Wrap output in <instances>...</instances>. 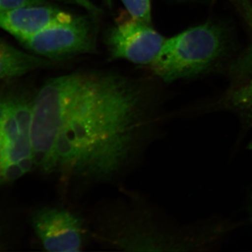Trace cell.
<instances>
[{
    "label": "cell",
    "instance_id": "obj_1",
    "mask_svg": "<svg viewBox=\"0 0 252 252\" xmlns=\"http://www.w3.org/2000/svg\"><path fill=\"white\" fill-rule=\"evenodd\" d=\"M39 91L61 118L44 172L99 180L124 166L143 121L142 84L119 73L79 71L47 79Z\"/></svg>",
    "mask_w": 252,
    "mask_h": 252
},
{
    "label": "cell",
    "instance_id": "obj_2",
    "mask_svg": "<svg viewBox=\"0 0 252 252\" xmlns=\"http://www.w3.org/2000/svg\"><path fill=\"white\" fill-rule=\"evenodd\" d=\"M224 34L218 26L205 23L165 39L149 69L165 82L193 77L207 70L223 54Z\"/></svg>",
    "mask_w": 252,
    "mask_h": 252
},
{
    "label": "cell",
    "instance_id": "obj_3",
    "mask_svg": "<svg viewBox=\"0 0 252 252\" xmlns=\"http://www.w3.org/2000/svg\"><path fill=\"white\" fill-rule=\"evenodd\" d=\"M33 101L26 91L0 92V186L19 180L35 165L31 136Z\"/></svg>",
    "mask_w": 252,
    "mask_h": 252
},
{
    "label": "cell",
    "instance_id": "obj_4",
    "mask_svg": "<svg viewBox=\"0 0 252 252\" xmlns=\"http://www.w3.org/2000/svg\"><path fill=\"white\" fill-rule=\"evenodd\" d=\"M97 28L91 16H75L20 41L26 49L49 60H62L95 51Z\"/></svg>",
    "mask_w": 252,
    "mask_h": 252
},
{
    "label": "cell",
    "instance_id": "obj_5",
    "mask_svg": "<svg viewBox=\"0 0 252 252\" xmlns=\"http://www.w3.org/2000/svg\"><path fill=\"white\" fill-rule=\"evenodd\" d=\"M165 38L152 25L125 13L106 34L109 56L113 60L124 59L149 65L161 49Z\"/></svg>",
    "mask_w": 252,
    "mask_h": 252
},
{
    "label": "cell",
    "instance_id": "obj_6",
    "mask_svg": "<svg viewBox=\"0 0 252 252\" xmlns=\"http://www.w3.org/2000/svg\"><path fill=\"white\" fill-rule=\"evenodd\" d=\"M34 231L47 251L72 252L82 246V223L72 212L56 207H43L33 215Z\"/></svg>",
    "mask_w": 252,
    "mask_h": 252
},
{
    "label": "cell",
    "instance_id": "obj_7",
    "mask_svg": "<svg viewBox=\"0 0 252 252\" xmlns=\"http://www.w3.org/2000/svg\"><path fill=\"white\" fill-rule=\"evenodd\" d=\"M74 17L49 4L25 6L0 11V28L20 41L52 25L69 22Z\"/></svg>",
    "mask_w": 252,
    "mask_h": 252
},
{
    "label": "cell",
    "instance_id": "obj_8",
    "mask_svg": "<svg viewBox=\"0 0 252 252\" xmlns=\"http://www.w3.org/2000/svg\"><path fill=\"white\" fill-rule=\"evenodd\" d=\"M51 65L50 60L28 54L0 39V80L21 77Z\"/></svg>",
    "mask_w": 252,
    "mask_h": 252
},
{
    "label": "cell",
    "instance_id": "obj_9",
    "mask_svg": "<svg viewBox=\"0 0 252 252\" xmlns=\"http://www.w3.org/2000/svg\"><path fill=\"white\" fill-rule=\"evenodd\" d=\"M224 107L238 113L247 126H252V76L227 95Z\"/></svg>",
    "mask_w": 252,
    "mask_h": 252
},
{
    "label": "cell",
    "instance_id": "obj_10",
    "mask_svg": "<svg viewBox=\"0 0 252 252\" xmlns=\"http://www.w3.org/2000/svg\"><path fill=\"white\" fill-rule=\"evenodd\" d=\"M122 1L131 16L152 25L150 0H122Z\"/></svg>",
    "mask_w": 252,
    "mask_h": 252
},
{
    "label": "cell",
    "instance_id": "obj_11",
    "mask_svg": "<svg viewBox=\"0 0 252 252\" xmlns=\"http://www.w3.org/2000/svg\"><path fill=\"white\" fill-rule=\"evenodd\" d=\"M47 4L46 0H0V11Z\"/></svg>",
    "mask_w": 252,
    "mask_h": 252
},
{
    "label": "cell",
    "instance_id": "obj_12",
    "mask_svg": "<svg viewBox=\"0 0 252 252\" xmlns=\"http://www.w3.org/2000/svg\"><path fill=\"white\" fill-rule=\"evenodd\" d=\"M56 1L79 5L94 16H99L102 13V11L91 1H87V0H56Z\"/></svg>",
    "mask_w": 252,
    "mask_h": 252
},
{
    "label": "cell",
    "instance_id": "obj_13",
    "mask_svg": "<svg viewBox=\"0 0 252 252\" xmlns=\"http://www.w3.org/2000/svg\"><path fill=\"white\" fill-rule=\"evenodd\" d=\"M102 1L105 4L106 6H108L109 8H112L113 6V0H102Z\"/></svg>",
    "mask_w": 252,
    "mask_h": 252
},
{
    "label": "cell",
    "instance_id": "obj_14",
    "mask_svg": "<svg viewBox=\"0 0 252 252\" xmlns=\"http://www.w3.org/2000/svg\"><path fill=\"white\" fill-rule=\"evenodd\" d=\"M250 210H251V215H252V201H251V206H250Z\"/></svg>",
    "mask_w": 252,
    "mask_h": 252
},
{
    "label": "cell",
    "instance_id": "obj_15",
    "mask_svg": "<svg viewBox=\"0 0 252 252\" xmlns=\"http://www.w3.org/2000/svg\"><path fill=\"white\" fill-rule=\"evenodd\" d=\"M87 1H91V0H87Z\"/></svg>",
    "mask_w": 252,
    "mask_h": 252
}]
</instances>
